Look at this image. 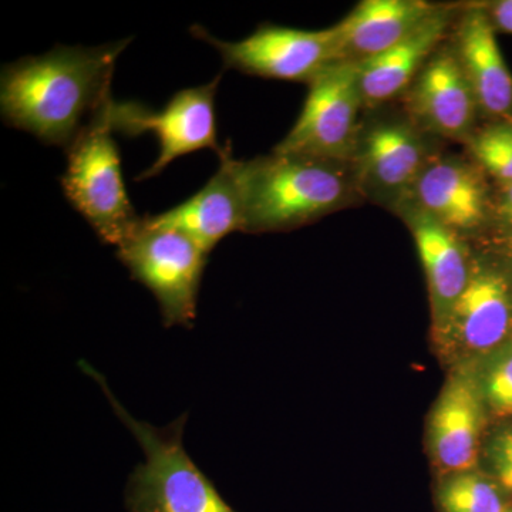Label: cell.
<instances>
[{"mask_svg":"<svg viewBox=\"0 0 512 512\" xmlns=\"http://www.w3.org/2000/svg\"><path fill=\"white\" fill-rule=\"evenodd\" d=\"M131 39L103 46H57L6 64L0 113L8 126L66 150L111 99L114 67Z\"/></svg>","mask_w":512,"mask_h":512,"instance_id":"6da1fadb","label":"cell"},{"mask_svg":"<svg viewBox=\"0 0 512 512\" xmlns=\"http://www.w3.org/2000/svg\"><path fill=\"white\" fill-rule=\"evenodd\" d=\"M245 234L305 227L360 200L352 164L272 151L239 161Z\"/></svg>","mask_w":512,"mask_h":512,"instance_id":"7a4b0ae2","label":"cell"},{"mask_svg":"<svg viewBox=\"0 0 512 512\" xmlns=\"http://www.w3.org/2000/svg\"><path fill=\"white\" fill-rule=\"evenodd\" d=\"M79 366L100 387L144 453L143 463L134 467L124 490L127 512H239L185 450L188 413L164 427L138 420L114 396L100 372L84 360Z\"/></svg>","mask_w":512,"mask_h":512,"instance_id":"3957f363","label":"cell"},{"mask_svg":"<svg viewBox=\"0 0 512 512\" xmlns=\"http://www.w3.org/2000/svg\"><path fill=\"white\" fill-rule=\"evenodd\" d=\"M512 343V271L483 242H474L470 279L430 345L444 372L474 365Z\"/></svg>","mask_w":512,"mask_h":512,"instance_id":"277c9868","label":"cell"},{"mask_svg":"<svg viewBox=\"0 0 512 512\" xmlns=\"http://www.w3.org/2000/svg\"><path fill=\"white\" fill-rule=\"evenodd\" d=\"M103 107L66 148L67 167L62 188L74 210L89 222L104 244L119 247L138 225V217L128 198L120 151Z\"/></svg>","mask_w":512,"mask_h":512,"instance_id":"5b68a950","label":"cell"},{"mask_svg":"<svg viewBox=\"0 0 512 512\" xmlns=\"http://www.w3.org/2000/svg\"><path fill=\"white\" fill-rule=\"evenodd\" d=\"M116 255L131 278L156 298L165 328L194 326L210 252L183 232L154 227L141 217Z\"/></svg>","mask_w":512,"mask_h":512,"instance_id":"8992f818","label":"cell"},{"mask_svg":"<svg viewBox=\"0 0 512 512\" xmlns=\"http://www.w3.org/2000/svg\"><path fill=\"white\" fill-rule=\"evenodd\" d=\"M221 79L218 74L210 83L180 90L160 111H151L136 101H110L107 116L113 133L127 137L153 133L160 144L157 160L138 175L137 181L157 177L177 158L202 148H211L220 157L224 154L227 147L218 143L215 117V96Z\"/></svg>","mask_w":512,"mask_h":512,"instance_id":"52a82bcc","label":"cell"},{"mask_svg":"<svg viewBox=\"0 0 512 512\" xmlns=\"http://www.w3.org/2000/svg\"><path fill=\"white\" fill-rule=\"evenodd\" d=\"M362 110L357 63H333L309 84L301 114L274 151L350 163L362 131Z\"/></svg>","mask_w":512,"mask_h":512,"instance_id":"ba28073f","label":"cell"},{"mask_svg":"<svg viewBox=\"0 0 512 512\" xmlns=\"http://www.w3.org/2000/svg\"><path fill=\"white\" fill-rule=\"evenodd\" d=\"M191 33L214 46L227 69L264 79L309 86L320 73L339 62L333 26L303 30L266 23L238 42L217 39L201 26H192Z\"/></svg>","mask_w":512,"mask_h":512,"instance_id":"9c48e42d","label":"cell"},{"mask_svg":"<svg viewBox=\"0 0 512 512\" xmlns=\"http://www.w3.org/2000/svg\"><path fill=\"white\" fill-rule=\"evenodd\" d=\"M490 426L473 366L447 370L424 429V450L433 477L480 467Z\"/></svg>","mask_w":512,"mask_h":512,"instance_id":"30bf717a","label":"cell"},{"mask_svg":"<svg viewBox=\"0 0 512 512\" xmlns=\"http://www.w3.org/2000/svg\"><path fill=\"white\" fill-rule=\"evenodd\" d=\"M434 156L426 133L393 117L363 124L350 164L362 198L396 210Z\"/></svg>","mask_w":512,"mask_h":512,"instance_id":"8fae6325","label":"cell"},{"mask_svg":"<svg viewBox=\"0 0 512 512\" xmlns=\"http://www.w3.org/2000/svg\"><path fill=\"white\" fill-rule=\"evenodd\" d=\"M493 200L494 188L473 160L434 156L396 210L414 208L460 237L477 242L493 228Z\"/></svg>","mask_w":512,"mask_h":512,"instance_id":"7c38bea8","label":"cell"},{"mask_svg":"<svg viewBox=\"0 0 512 512\" xmlns=\"http://www.w3.org/2000/svg\"><path fill=\"white\" fill-rule=\"evenodd\" d=\"M407 117L429 136L466 144L480 109L453 45H441L403 94Z\"/></svg>","mask_w":512,"mask_h":512,"instance_id":"4fadbf2b","label":"cell"},{"mask_svg":"<svg viewBox=\"0 0 512 512\" xmlns=\"http://www.w3.org/2000/svg\"><path fill=\"white\" fill-rule=\"evenodd\" d=\"M220 160L217 173L197 194L171 210L147 215L144 220L154 227L183 232L210 254L229 234L242 232L244 201L239 160L231 156L229 146Z\"/></svg>","mask_w":512,"mask_h":512,"instance_id":"5bb4252c","label":"cell"},{"mask_svg":"<svg viewBox=\"0 0 512 512\" xmlns=\"http://www.w3.org/2000/svg\"><path fill=\"white\" fill-rule=\"evenodd\" d=\"M412 232L430 302V330L440 328L468 284L474 242L460 237L423 212L410 207L396 210Z\"/></svg>","mask_w":512,"mask_h":512,"instance_id":"9a60e30c","label":"cell"},{"mask_svg":"<svg viewBox=\"0 0 512 512\" xmlns=\"http://www.w3.org/2000/svg\"><path fill=\"white\" fill-rule=\"evenodd\" d=\"M454 29L453 46L481 116L512 121V74L484 3L466 6Z\"/></svg>","mask_w":512,"mask_h":512,"instance_id":"2e32d148","label":"cell"},{"mask_svg":"<svg viewBox=\"0 0 512 512\" xmlns=\"http://www.w3.org/2000/svg\"><path fill=\"white\" fill-rule=\"evenodd\" d=\"M454 18L453 6H443L402 42L382 55L357 63V82L365 110L376 109L407 92L447 39Z\"/></svg>","mask_w":512,"mask_h":512,"instance_id":"e0dca14e","label":"cell"},{"mask_svg":"<svg viewBox=\"0 0 512 512\" xmlns=\"http://www.w3.org/2000/svg\"><path fill=\"white\" fill-rule=\"evenodd\" d=\"M443 8L426 0H363L333 26L339 62L360 63L382 55Z\"/></svg>","mask_w":512,"mask_h":512,"instance_id":"ac0fdd59","label":"cell"},{"mask_svg":"<svg viewBox=\"0 0 512 512\" xmlns=\"http://www.w3.org/2000/svg\"><path fill=\"white\" fill-rule=\"evenodd\" d=\"M436 512H507L512 493L481 467L434 477Z\"/></svg>","mask_w":512,"mask_h":512,"instance_id":"d6986e66","label":"cell"},{"mask_svg":"<svg viewBox=\"0 0 512 512\" xmlns=\"http://www.w3.org/2000/svg\"><path fill=\"white\" fill-rule=\"evenodd\" d=\"M466 146L471 160L495 184L512 185V121H491L477 128Z\"/></svg>","mask_w":512,"mask_h":512,"instance_id":"ffe728a7","label":"cell"},{"mask_svg":"<svg viewBox=\"0 0 512 512\" xmlns=\"http://www.w3.org/2000/svg\"><path fill=\"white\" fill-rule=\"evenodd\" d=\"M471 366L491 424L512 420V343Z\"/></svg>","mask_w":512,"mask_h":512,"instance_id":"44dd1931","label":"cell"},{"mask_svg":"<svg viewBox=\"0 0 512 512\" xmlns=\"http://www.w3.org/2000/svg\"><path fill=\"white\" fill-rule=\"evenodd\" d=\"M480 467L512 493V420L491 424Z\"/></svg>","mask_w":512,"mask_h":512,"instance_id":"7402d4cb","label":"cell"},{"mask_svg":"<svg viewBox=\"0 0 512 512\" xmlns=\"http://www.w3.org/2000/svg\"><path fill=\"white\" fill-rule=\"evenodd\" d=\"M488 235L512 238V185L494 188L493 228Z\"/></svg>","mask_w":512,"mask_h":512,"instance_id":"603a6c76","label":"cell"},{"mask_svg":"<svg viewBox=\"0 0 512 512\" xmlns=\"http://www.w3.org/2000/svg\"><path fill=\"white\" fill-rule=\"evenodd\" d=\"M484 8L490 16L495 30L512 35V0H494L484 2Z\"/></svg>","mask_w":512,"mask_h":512,"instance_id":"cb8c5ba5","label":"cell"},{"mask_svg":"<svg viewBox=\"0 0 512 512\" xmlns=\"http://www.w3.org/2000/svg\"><path fill=\"white\" fill-rule=\"evenodd\" d=\"M477 242H483L487 247L494 249V251L504 259L505 264L510 266L512 271V238L488 235V237L480 239V241Z\"/></svg>","mask_w":512,"mask_h":512,"instance_id":"d4e9b609","label":"cell"},{"mask_svg":"<svg viewBox=\"0 0 512 512\" xmlns=\"http://www.w3.org/2000/svg\"><path fill=\"white\" fill-rule=\"evenodd\" d=\"M507 512H512V507L510 508V510H508Z\"/></svg>","mask_w":512,"mask_h":512,"instance_id":"484cf974","label":"cell"}]
</instances>
